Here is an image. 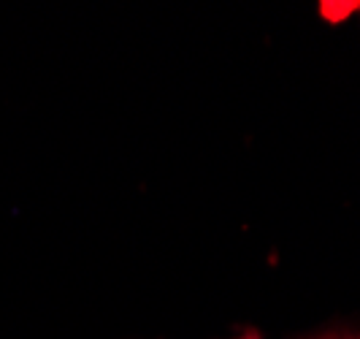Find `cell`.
<instances>
[{
  "label": "cell",
  "instance_id": "1",
  "mask_svg": "<svg viewBox=\"0 0 360 339\" xmlns=\"http://www.w3.org/2000/svg\"><path fill=\"white\" fill-rule=\"evenodd\" d=\"M355 8H360V3H320V11H323V17H328L330 22H339V19L349 17Z\"/></svg>",
  "mask_w": 360,
  "mask_h": 339
},
{
  "label": "cell",
  "instance_id": "3",
  "mask_svg": "<svg viewBox=\"0 0 360 339\" xmlns=\"http://www.w3.org/2000/svg\"><path fill=\"white\" fill-rule=\"evenodd\" d=\"M328 339H360V337H328Z\"/></svg>",
  "mask_w": 360,
  "mask_h": 339
},
{
  "label": "cell",
  "instance_id": "2",
  "mask_svg": "<svg viewBox=\"0 0 360 339\" xmlns=\"http://www.w3.org/2000/svg\"><path fill=\"white\" fill-rule=\"evenodd\" d=\"M238 339H260V337H257V334L252 331V334H244V337H238Z\"/></svg>",
  "mask_w": 360,
  "mask_h": 339
}]
</instances>
